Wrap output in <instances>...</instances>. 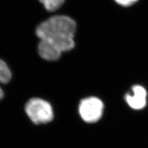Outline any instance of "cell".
<instances>
[{"label": "cell", "instance_id": "obj_2", "mask_svg": "<svg viewBox=\"0 0 148 148\" xmlns=\"http://www.w3.org/2000/svg\"><path fill=\"white\" fill-rule=\"evenodd\" d=\"M25 110L28 117L35 124L47 123L54 118V113L51 104L40 98H32L27 101Z\"/></svg>", "mask_w": 148, "mask_h": 148}, {"label": "cell", "instance_id": "obj_5", "mask_svg": "<svg viewBox=\"0 0 148 148\" xmlns=\"http://www.w3.org/2000/svg\"><path fill=\"white\" fill-rule=\"evenodd\" d=\"M12 73L6 63L0 59V82L2 83H7L11 80ZM4 96V92L0 88V100Z\"/></svg>", "mask_w": 148, "mask_h": 148}, {"label": "cell", "instance_id": "obj_1", "mask_svg": "<svg viewBox=\"0 0 148 148\" xmlns=\"http://www.w3.org/2000/svg\"><path fill=\"white\" fill-rule=\"evenodd\" d=\"M76 28L75 22L67 16H54L43 22L36 29V35L40 39L39 55L49 61L59 59L62 53L75 46Z\"/></svg>", "mask_w": 148, "mask_h": 148}, {"label": "cell", "instance_id": "obj_6", "mask_svg": "<svg viewBox=\"0 0 148 148\" xmlns=\"http://www.w3.org/2000/svg\"><path fill=\"white\" fill-rule=\"evenodd\" d=\"M48 11H54L61 7L64 0H39Z\"/></svg>", "mask_w": 148, "mask_h": 148}, {"label": "cell", "instance_id": "obj_4", "mask_svg": "<svg viewBox=\"0 0 148 148\" xmlns=\"http://www.w3.org/2000/svg\"><path fill=\"white\" fill-rule=\"evenodd\" d=\"M133 95L127 94L125 100L128 104L134 109H141L146 104L147 92L146 90L140 85L133 87Z\"/></svg>", "mask_w": 148, "mask_h": 148}, {"label": "cell", "instance_id": "obj_7", "mask_svg": "<svg viewBox=\"0 0 148 148\" xmlns=\"http://www.w3.org/2000/svg\"><path fill=\"white\" fill-rule=\"evenodd\" d=\"M115 1L121 6H130L137 2L138 0H115Z\"/></svg>", "mask_w": 148, "mask_h": 148}, {"label": "cell", "instance_id": "obj_3", "mask_svg": "<svg viewBox=\"0 0 148 148\" xmlns=\"http://www.w3.org/2000/svg\"><path fill=\"white\" fill-rule=\"evenodd\" d=\"M104 104L99 99L90 97L83 99L79 106V112L82 119L88 123H94L101 119Z\"/></svg>", "mask_w": 148, "mask_h": 148}]
</instances>
